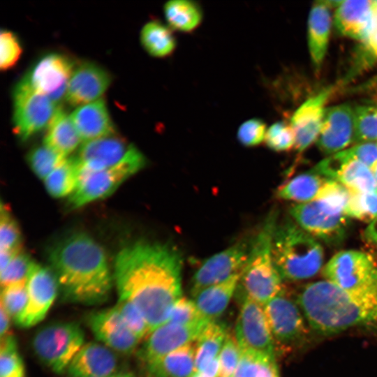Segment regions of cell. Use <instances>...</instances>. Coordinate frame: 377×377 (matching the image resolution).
Masks as SVG:
<instances>
[{
    "mask_svg": "<svg viewBox=\"0 0 377 377\" xmlns=\"http://www.w3.org/2000/svg\"><path fill=\"white\" fill-rule=\"evenodd\" d=\"M182 268L180 252L168 243L140 240L123 247L115 258L119 298L135 305L149 334L168 321L182 297Z\"/></svg>",
    "mask_w": 377,
    "mask_h": 377,
    "instance_id": "cell-1",
    "label": "cell"
},
{
    "mask_svg": "<svg viewBox=\"0 0 377 377\" xmlns=\"http://www.w3.org/2000/svg\"><path fill=\"white\" fill-rule=\"evenodd\" d=\"M63 301L97 305L110 297L112 276L102 246L90 235L75 232L57 242L48 253Z\"/></svg>",
    "mask_w": 377,
    "mask_h": 377,
    "instance_id": "cell-2",
    "label": "cell"
},
{
    "mask_svg": "<svg viewBox=\"0 0 377 377\" xmlns=\"http://www.w3.org/2000/svg\"><path fill=\"white\" fill-rule=\"evenodd\" d=\"M297 303L311 328L322 334L377 320V292L352 293L327 280L304 286Z\"/></svg>",
    "mask_w": 377,
    "mask_h": 377,
    "instance_id": "cell-3",
    "label": "cell"
},
{
    "mask_svg": "<svg viewBox=\"0 0 377 377\" xmlns=\"http://www.w3.org/2000/svg\"><path fill=\"white\" fill-rule=\"evenodd\" d=\"M276 267L283 280L296 281L314 276L323 264V249L293 219L276 223L272 240Z\"/></svg>",
    "mask_w": 377,
    "mask_h": 377,
    "instance_id": "cell-4",
    "label": "cell"
},
{
    "mask_svg": "<svg viewBox=\"0 0 377 377\" xmlns=\"http://www.w3.org/2000/svg\"><path fill=\"white\" fill-rule=\"evenodd\" d=\"M275 212L266 218L251 240L240 281L246 296L264 306L283 291L282 278L273 257L272 240L276 225Z\"/></svg>",
    "mask_w": 377,
    "mask_h": 377,
    "instance_id": "cell-5",
    "label": "cell"
},
{
    "mask_svg": "<svg viewBox=\"0 0 377 377\" xmlns=\"http://www.w3.org/2000/svg\"><path fill=\"white\" fill-rule=\"evenodd\" d=\"M145 164V156L131 145L124 157L110 168L96 171L80 168L77 185L68 198L70 207L78 208L106 198L125 180L142 169Z\"/></svg>",
    "mask_w": 377,
    "mask_h": 377,
    "instance_id": "cell-6",
    "label": "cell"
},
{
    "mask_svg": "<svg viewBox=\"0 0 377 377\" xmlns=\"http://www.w3.org/2000/svg\"><path fill=\"white\" fill-rule=\"evenodd\" d=\"M84 333L75 322H54L40 327L31 341L34 353L52 371L61 374L84 344Z\"/></svg>",
    "mask_w": 377,
    "mask_h": 377,
    "instance_id": "cell-7",
    "label": "cell"
},
{
    "mask_svg": "<svg viewBox=\"0 0 377 377\" xmlns=\"http://www.w3.org/2000/svg\"><path fill=\"white\" fill-rule=\"evenodd\" d=\"M13 131L22 140H26L47 128L60 106L34 89L23 77L13 92Z\"/></svg>",
    "mask_w": 377,
    "mask_h": 377,
    "instance_id": "cell-8",
    "label": "cell"
},
{
    "mask_svg": "<svg viewBox=\"0 0 377 377\" xmlns=\"http://www.w3.org/2000/svg\"><path fill=\"white\" fill-rule=\"evenodd\" d=\"M323 275L346 291L377 292V265L369 254L360 251L336 253L325 265Z\"/></svg>",
    "mask_w": 377,
    "mask_h": 377,
    "instance_id": "cell-9",
    "label": "cell"
},
{
    "mask_svg": "<svg viewBox=\"0 0 377 377\" xmlns=\"http://www.w3.org/2000/svg\"><path fill=\"white\" fill-rule=\"evenodd\" d=\"M263 307L275 350L289 348L305 338L307 327L302 310L283 290Z\"/></svg>",
    "mask_w": 377,
    "mask_h": 377,
    "instance_id": "cell-10",
    "label": "cell"
},
{
    "mask_svg": "<svg viewBox=\"0 0 377 377\" xmlns=\"http://www.w3.org/2000/svg\"><path fill=\"white\" fill-rule=\"evenodd\" d=\"M209 322L201 320L189 325L165 323L155 329L137 350L138 359L144 369L172 350L196 341Z\"/></svg>",
    "mask_w": 377,
    "mask_h": 377,
    "instance_id": "cell-11",
    "label": "cell"
},
{
    "mask_svg": "<svg viewBox=\"0 0 377 377\" xmlns=\"http://www.w3.org/2000/svg\"><path fill=\"white\" fill-rule=\"evenodd\" d=\"M75 67L69 57L52 52L40 57L24 77L34 89L59 106L65 100Z\"/></svg>",
    "mask_w": 377,
    "mask_h": 377,
    "instance_id": "cell-12",
    "label": "cell"
},
{
    "mask_svg": "<svg viewBox=\"0 0 377 377\" xmlns=\"http://www.w3.org/2000/svg\"><path fill=\"white\" fill-rule=\"evenodd\" d=\"M250 245L246 240H241L206 259L192 277L193 297L202 290L242 273L248 259Z\"/></svg>",
    "mask_w": 377,
    "mask_h": 377,
    "instance_id": "cell-13",
    "label": "cell"
},
{
    "mask_svg": "<svg viewBox=\"0 0 377 377\" xmlns=\"http://www.w3.org/2000/svg\"><path fill=\"white\" fill-rule=\"evenodd\" d=\"M235 326V338L241 350L275 356L273 337L264 307L244 296Z\"/></svg>",
    "mask_w": 377,
    "mask_h": 377,
    "instance_id": "cell-14",
    "label": "cell"
},
{
    "mask_svg": "<svg viewBox=\"0 0 377 377\" xmlns=\"http://www.w3.org/2000/svg\"><path fill=\"white\" fill-rule=\"evenodd\" d=\"M27 306L15 320L16 324L22 328H29L41 322L59 293L57 280L51 268L36 263L27 278Z\"/></svg>",
    "mask_w": 377,
    "mask_h": 377,
    "instance_id": "cell-15",
    "label": "cell"
},
{
    "mask_svg": "<svg viewBox=\"0 0 377 377\" xmlns=\"http://www.w3.org/2000/svg\"><path fill=\"white\" fill-rule=\"evenodd\" d=\"M290 214L302 229L329 244H339L346 237L348 217L325 212L314 200L293 205Z\"/></svg>",
    "mask_w": 377,
    "mask_h": 377,
    "instance_id": "cell-16",
    "label": "cell"
},
{
    "mask_svg": "<svg viewBox=\"0 0 377 377\" xmlns=\"http://www.w3.org/2000/svg\"><path fill=\"white\" fill-rule=\"evenodd\" d=\"M312 170L325 179L339 182L350 192L377 191L371 169L348 156L343 150L322 160Z\"/></svg>",
    "mask_w": 377,
    "mask_h": 377,
    "instance_id": "cell-17",
    "label": "cell"
},
{
    "mask_svg": "<svg viewBox=\"0 0 377 377\" xmlns=\"http://www.w3.org/2000/svg\"><path fill=\"white\" fill-rule=\"evenodd\" d=\"M87 323L95 338L117 353L129 355L137 350L140 340L128 329L115 306L91 312Z\"/></svg>",
    "mask_w": 377,
    "mask_h": 377,
    "instance_id": "cell-18",
    "label": "cell"
},
{
    "mask_svg": "<svg viewBox=\"0 0 377 377\" xmlns=\"http://www.w3.org/2000/svg\"><path fill=\"white\" fill-rule=\"evenodd\" d=\"M354 110L341 104L325 110L322 125L316 140L319 149L325 154L341 151L354 142Z\"/></svg>",
    "mask_w": 377,
    "mask_h": 377,
    "instance_id": "cell-19",
    "label": "cell"
},
{
    "mask_svg": "<svg viewBox=\"0 0 377 377\" xmlns=\"http://www.w3.org/2000/svg\"><path fill=\"white\" fill-rule=\"evenodd\" d=\"M110 82L111 76L103 68L93 62L80 63L72 73L65 101L77 107L97 101Z\"/></svg>",
    "mask_w": 377,
    "mask_h": 377,
    "instance_id": "cell-20",
    "label": "cell"
},
{
    "mask_svg": "<svg viewBox=\"0 0 377 377\" xmlns=\"http://www.w3.org/2000/svg\"><path fill=\"white\" fill-rule=\"evenodd\" d=\"M118 353L100 342L84 344L69 364V377H107L123 371Z\"/></svg>",
    "mask_w": 377,
    "mask_h": 377,
    "instance_id": "cell-21",
    "label": "cell"
},
{
    "mask_svg": "<svg viewBox=\"0 0 377 377\" xmlns=\"http://www.w3.org/2000/svg\"><path fill=\"white\" fill-rule=\"evenodd\" d=\"M331 92V87L323 89L302 103L292 116L290 124L295 133L294 147L299 152L304 151L317 140L325 110L324 106Z\"/></svg>",
    "mask_w": 377,
    "mask_h": 377,
    "instance_id": "cell-22",
    "label": "cell"
},
{
    "mask_svg": "<svg viewBox=\"0 0 377 377\" xmlns=\"http://www.w3.org/2000/svg\"><path fill=\"white\" fill-rule=\"evenodd\" d=\"M131 145L116 134L86 141L76 157L80 168L96 171L118 163L127 153Z\"/></svg>",
    "mask_w": 377,
    "mask_h": 377,
    "instance_id": "cell-23",
    "label": "cell"
},
{
    "mask_svg": "<svg viewBox=\"0 0 377 377\" xmlns=\"http://www.w3.org/2000/svg\"><path fill=\"white\" fill-rule=\"evenodd\" d=\"M70 116L81 140L84 142L115 134L103 98L77 107Z\"/></svg>",
    "mask_w": 377,
    "mask_h": 377,
    "instance_id": "cell-24",
    "label": "cell"
},
{
    "mask_svg": "<svg viewBox=\"0 0 377 377\" xmlns=\"http://www.w3.org/2000/svg\"><path fill=\"white\" fill-rule=\"evenodd\" d=\"M373 1H343L337 7L334 22L338 31L350 38L365 41L372 26Z\"/></svg>",
    "mask_w": 377,
    "mask_h": 377,
    "instance_id": "cell-25",
    "label": "cell"
},
{
    "mask_svg": "<svg viewBox=\"0 0 377 377\" xmlns=\"http://www.w3.org/2000/svg\"><path fill=\"white\" fill-rule=\"evenodd\" d=\"M241 273L227 280L209 286L193 297L201 316L208 321H215L226 309L240 280Z\"/></svg>",
    "mask_w": 377,
    "mask_h": 377,
    "instance_id": "cell-26",
    "label": "cell"
},
{
    "mask_svg": "<svg viewBox=\"0 0 377 377\" xmlns=\"http://www.w3.org/2000/svg\"><path fill=\"white\" fill-rule=\"evenodd\" d=\"M330 6L327 1L313 3L308 22V43L314 66L319 68L327 51L331 24Z\"/></svg>",
    "mask_w": 377,
    "mask_h": 377,
    "instance_id": "cell-27",
    "label": "cell"
},
{
    "mask_svg": "<svg viewBox=\"0 0 377 377\" xmlns=\"http://www.w3.org/2000/svg\"><path fill=\"white\" fill-rule=\"evenodd\" d=\"M81 140L71 116L60 107L47 127L43 144L66 157L77 147Z\"/></svg>",
    "mask_w": 377,
    "mask_h": 377,
    "instance_id": "cell-28",
    "label": "cell"
},
{
    "mask_svg": "<svg viewBox=\"0 0 377 377\" xmlns=\"http://www.w3.org/2000/svg\"><path fill=\"white\" fill-rule=\"evenodd\" d=\"M195 348L192 343L169 353L145 369L147 377H191L195 372Z\"/></svg>",
    "mask_w": 377,
    "mask_h": 377,
    "instance_id": "cell-29",
    "label": "cell"
},
{
    "mask_svg": "<svg viewBox=\"0 0 377 377\" xmlns=\"http://www.w3.org/2000/svg\"><path fill=\"white\" fill-rule=\"evenodd\" d=\"M140 42L151 56L157 58L170 56L177 47L172 29L158 20H151L143 26Z\"/></svg>",
    "mask_w": 377,
    "mask_h": 377,
    "instance_id": "cell-30",
    "label": "cell"
},
{
    "mask_svg": "<svg viewBox=\"0 0 377 377\" xmlns=\"http://www.w3.org/2000/svg\"><path fill=\"white\" fill-rule=\"evenodd\" d=\"M326 179L313 170L304 172L281 184L276 195L286 200L308 202L316 198Z\"/></svg>",
    "mask_w": 377,
    "mask_h": 377,
    "instance_id": "cell-31",
    "label": "cell"
},
{
    "mask_svg": "<svg viewBox=\"0 0 377 377\" xmlns=\"http://www.w3.org/2000/svg\"><path fill=\"white\" fill-rule=\"evenodd\" d=\"M168 26L174 30L189 33L195 30L201 24L203 13L201 6L189 0H171L163 7Z\"/></svg>",
    "mask_w": 377,
    "mask_h": 377,
    "instance_id": "cell-32",
    "label": "cell"
},
{
    "mask_svg": "<svg viewBox=\"0 0 377 377\" xmlns=\"http://www.w3.org/2000/svg\"><path fill=\"white\" fill-rule=\"evenodd\" d=\"M228 333L223 323L217 320L208 323L196 340L195 371H201L219 356Z\"/></svg>",
    "mask_w": 377,
    "mask_h": 377,
    "instance_id": "cell-33",
    "label": "cell"
},
{
    "mask_svg": "<svg viewBox=\"0 0 377 377\" xmlns=\"http://www.w3.org/2000/svg\"><path fill=\"white\" fill-rule=\"evenodd\" d=\"M79 172L76 157L66 158L44 179L46 190L57 198L70 196L77 185Z\"/></svg>",
    "mask_w": 377,
    "mask_h": 377,
    "instance_id": "cell-34",
    "label": "cell"
},
{
    "mask_svg": "<svg viewBox=\"0 0 377 377\" xmlns=\"http://www.w3.org/2000/svg\"><path fill=\"white\" fill-rule=\"evenodd\" d=\"M233 377H279L275 356L242 350Z\"/></svg>",
    "mask_w": 377,
    "mask_h": 377,
    "instance_id": "cell-35",
    "label": "cell"
},
{
    "mask_svg": "<svg viewBox=\"0 0 377 377\" xmlns=\"http://www.w3.org/2000/svg\"><path fill=\"white\" fill-rule=\"evenodd\" d=\"M350 195V191L339 182L326 179L314 200L325 212L333 215H341L345 214Z\"/></svg>",
    "mask_w": 377,
    "mask_h": 377,
    "instance_id": "cell-36",
    "label": "cell"
},
{
    "mask_svg": "<svg viewBox=\"0 0 377 377\" xmlns=\"http://www.w3.org/2000/svg\"><path fill=\"white\" fill-rule=\"evenodd\" d=\"M0 377H26L25 367L13 334L1 338Z\"/></svg>",
    "mask_w": 377,
    "mask_h": 377,
    "instance_id": "cell-37",
    "label": "cell"
},
{
    "mask_svg": "<svg viewBox=\"0 0 377 377\" xmlns=\"http://www.w3.org/2000/svg\"><path fill=\"white\" fill-rule=\"evenodd\" d=\"M27 158L29 165L37 177L45 179L66 157L43 144L31 149Z\"/></svg>",
    "mask_w": 377,
    "mask_h": 377,
    "instance_id": "cell-38",
    "label": "cell"
},
{
    "mask_svg": "<svg viewBox=\"0 0 377 377\" xmlns=\"http://www.w3.org/2000/svg\"><path fill=\"white\" fill-rule=\"evenodd\" d=\"M22 235L8 208L1 203L0 214V247L3 252L18 254L22 251Z\"/></svg>",
    "mask_w": 377,
    "mask_h": 377,
    "instance_id": "cell-39",
    "label": "cell"
},
{
    "mask_svg": "<svg viewBox=\"0 0 377 377\" xmlns=\"http://www.w3.org/2000/svg\"><path fill=\"white\" fill-rule=\"evenodd\" d=\"M345 214L348 218L371 222L377 216V191L350 192Z\"/></svg>",
    "mask_w": 377,
    "mask_h": 377,
    "instance_id": "cell-40",
    "label": "cell"
},
{
    "mask_svg": "<svg viewBox=\"0 0 377 377\" xmlns=\"http://www.w3.org/2000/svg\"><path fill=\"white\" fill-rule=\"evenodd\" d=\"M355 136L357 143L377 140V107L360 105L354 108Z\"/></svg>",
    "mask_w": 377,
    "mask_h": 377,
    "instance_id": "cell-41",
    "label": "cell"
},
{
    "mask_svg": "<svg viewBox=\"0 0 377 377\" xmlns=\"http://www.w3.org/2000/svg\"><path fill=\"white\" fill-rule=\"evenodd\" d=\"M1 288L0 305L15 321L27 306V281L13 283Z\"/></svg>",
    "mask_w": 377,
    "mask_h": 377,
    "instance_id": "cell-42",
    "label": "cell"
},
{
    "mask_svg": "<svg viewBox=\"0 0 377 377\" xmlns=\"http://www.w3.org/2000/svg\"><path fill=\"white\" fill-rule=\"evenodd\" d=\"M114 306L128 329L140 341L149 335L147 323L135 305L128 300L119 298Z\"/></svg>",
    "mask_w": 377,
    "mask_h": 377,
    "instance_id": "cell-43",
    "label": "cell"
},
{
    "mask_svg": "<svg viewBox=\"0 0 377 377\" xmlns=\"http://www.w3.org/2000/svg\"><path fill=\"white\" fill-rule=\"evenodd\" d=\"M265 142L275 151H286L295 147V137L290 124L277 121L267 130Z\"/></svg>",
    "mask_w": 377,
    "mask_h": 377,
    "instance_id": "cell-44",
    "label": "cell"
},
{
    "mask_svg": "<svg viewBox=\"0 0 377 377\" xmlns=\"http://www.w3.org/2000/svg\"><path fill=\"white\" fill-rule=\"evenodd\" d=\"M34 263L31 257L22 251L1 272V287L19 281H27Z\"/></svg>",
    "mask_w": 377,
    "mask_h": 377,
    "instance_id": "cell-45",
    "label": "cell"
},
{
    "mask_svg": "<svg viewBox=\"0 0 377 377\" xmlns=\"http://www.w3.org/2000/svg\"><path fill=\"white\" fill-rule=\"evenodd\" d=\"M242 350L235 337L228 333L219 355L220 377H233L239 364Z\"/></svg>",
    "mask_w": 377,
    "mask_h": 377,
    "instance_id": "cell-46",
    "label": "cell"
},
{
    "mask_svg": "<svg viewBox=\"0 0 377 377\" xmlns=\"http://www.w3.org/2000/svg\"><path fill=\"white\" fill-rule=\"evenodd\" d=\"M0 43V68L2 71H7L16 65L21 57L22 47L17 36L6 29L1 31Z\"/></svg>",
    "mask_w": 377,
    "mask_h": 377,
    "instance_id": "cell-47",
    "label": "cell"
},
{
    "mask_svg": "<svg viewBox=\"0 0 377 377\" xmlns=\"http://www.w3.org/2000/svg\"><path fill=\"white\" fill-rule=\"evenodd\" d=\"M267 130L266 124L262 119L252 118L240 125L237 138L244 146H258L265 141Z\"/></svg>",
    "mask_w": 377,
    "mask_h": 377,
    "instance_id": "cell-48",
    "label": "cell"
},
{
    "mask_svg": "<svg viewBox=\"0 0 377 377\" xmlns=\"http://www.w3.org/2000/svg\"><path fill=\"white\" fill-rule=\"evenodd\" d=\"M204 319L193 300L180 297L174 304L166 323L189 325Z\"/></svg>",
    "mask_w": 377,
    "mask_h": 377,
    "instance_id": "cell-49",
    "label": "cell"
},
{
    "mask_svg": "<svg viewBox=\"0 0 377 377\" xmlns=\"http://www.w3.org/2000/svg\"><path fill=\"white\" fill-rule=\"evenodd\" d=\"M343 151L348 156L363 163L371 169L377 162V143L362 142Z\"/></svg>",
    "mask_w": 377,
    "mask_h": 377,
    "instance_id": "cell-50",
    "label": "cell"
},
{
    "mask_svg": "<svg viewBox=\"0 0 377 377\" xmlns=\"http://www.w3.org/2000/svg\"><path fill=\"white\" fill-rule=\"evenodd\" d=\"M364 42L369 52L377 58V22L372 20L371 31Z\"/></svg>",
    "mask_w": 377,
    "mask_h": 377,
    "instance_id": "cell-51",
    "label": "cell"
},
{
    "mask_svg": "<svg viewBox=\"0 0 377 377\" xmlns=\"http://www.w3.org/2000/svg\"><path fill=\"white\" fill-rule=\"evenodd\" d=\"M198 373L202 377L220 376V363L219 356L207 364L201 371H198Z\"/></svg>",
    "mask_w": 377,
    "mask_h": 377,
    "instance_id": "cell-52",
    "label": "cell"
},
{
    "mask_svg": "<svg viewBox=\"0 0 377 377\" xmlns=\"http://www.w3.org/2000/svg\"><path fill=\"white\" fill-rule=\"evenodd\" d=\"M364 237L369 243L377 246V216L364 230Z\"/></svg>",
    "mask_w": 377,
    "mask_h": 377,
    "instance_id": "cell-53",
    "label": "cell"
},
{
    "mask_svg": "<svg viewBox=\"0 0 377 377\" xmlns=\"http://www.w3.org/2000/svg\"><path fill=\"white\" fill-rule=\"evenodd\" d=\"M10 316L5 310V309L0 305V335L1 338L7 335L9 332L10 325Z\"/></svg>",
    "mask_w": 377,
    "mask_h": 377,
    "instance_id": "cell-54",
    "label": "cell"
},
{
    "mask_svg": "<svg viewBox=\"0 0 377 377\" xmlns=\"http://www.w3.org/2000/svg\"><path fill=\"white\" fill-rule=\"evenodd\" d=\"M107 377H135V375L129 371L123 370L117 374Z\"/></svg>",
    "mask_w": 377,
    "mask_h": 377,
    "instance_id": "cell-55",
    "label": "cell"
},
{
    "mask_svg": "<svg viewBox=\"0 0 377 377\" xmlns=\"http://www.w3.org/2000/svg\"><path fill=\"white\" fill-rule=\"evenodd\" d=\"M371 170L373 172V174L375 177V179L377 182V162L374 164V165L371 168Z\"/></svg>",
    "mask_w": 377,
    "mask_h": 377,
    "instance_id": "cell-56",
    "label": "cell"
},
{
    "mask_svg": "<svg viewBox=\"0 0 377 377\" xmlns=\"http://www.w3.org/2000/svg\"><path fill=\"white\" fill-rule=\"evenodd\" d=\"M191 377H202L198 372L195 371Z\"/></svg>",
    "mask_w": 377,
    "mask_h": 377,
    "instance_id": "cell-57",
    "label": "cell"
}]
</instances>
